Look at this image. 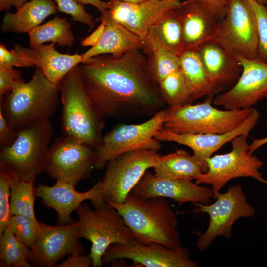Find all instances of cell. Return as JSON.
Returning a JSON list of instances; mask_svg holds the SVG:
<instances>
[{"instance_id":"cell-10","label":"cell","mask_w":267,"mask_h":267,"mask_svg":"<svg viewBox=\"0 0 267 267\" xmlns=\"http://www.w3.org/2000/svg\"><path fill=\"white\" fill-rule=\"evenodd\" d=\"M216 201L211 204L194 203L192 213H207L209 223L206 231L199 234L196 241L198 250L205 252L217 236L230 239L235 221L241 218H251L255 214L254 207L249 204L239 184L230 185L227 191L219 193Z\"/></svg>"},{"instance_id":"cell-9","label":"cell","mask_w":267,"mask_h":267,"mask_svg":"<svg viewBox=\"0 0 267 267\" xmlns=\"http://www.w3.org/2000/svg\"><path fill=\"white\" fill-rule=\"evenodd\" d=\"M166 114V109H161L141 124H124L114 127L102 137L95 149L94 168L102 169L111 160L130 151L140 149L158 151L161 145L155 135L163 128Z\"/></svg>"},{"instance_id":"cell-18","label":"cell","mask_w":267,"mask_h":267,"mask_svg":"<svg viewBox=\"0 0 267 267\" xmlns=\"http://www.w3.org/2000/svg\"><path fill=\"white\" fill-rule=\"evenodd\" d=\"M259 116V111L253 108L248 117L239 127L224 134H178L163 128L155 134V138L160 141L174 142L189 147L193 151L192 155L207 171V159L235 137L240 135L248 136L257 124Z\"/></svg>"},{"instance_id":"cell-49","label":"cell","mask_w":267,"mask_h":267,"mask_svg":"<svg viewBox=\"0 0 267 267\" xmlns=\"http://www.w3.org/2000/svg\"><path fill=\"white\" fill-rule=\"evenodd\" d=\"M266 6H267V4H266Z\"/></svg>"},{"instance_id":"cell-39","label":"cell","mask_w":267,"mask_h":267,"mask_svg":"<svg viewBox=\"0 0 267 267\" xmlns=\"http://www.w3.org/2000/svg\"><path fill=\"white\" fill-rule=\"evenodd\" d=\"M22 78L21 72L13 67L0 66V99L12 91Z\"/></svg>"},{"instance_id":"cell-31","label":"cell","mask_w":267,"mask_h":267,"mask_svg":"<svg viewBox=\"0 0 267 267\" xmlns=\"http://www.w3.org/2000/svg\"><path fill=\"white\" fill-rule=\"evenodd\" d=\"M37 196L34 182L11 177L10 211L11 215H18L36 219L34 203Z\"/></svg>"},{"instance_id":"cell-45","label":"cell","mask_w":267,"mask_h":267,"mask_svg":"<svg viewBox=\"0 0 267 267\" xmlns=\"http://www.w3.org/2000/svg\"><path fill=\"white\" fill-rule=\"evenodd\" d=\"M79 3L85 4H91L95 7L101 13L104 12L108 8L107 1L102 0H76Z\"/></svg>"},{"instance_id":"cell-15","label":"cell","mask_w":267,"mask_h":267,"mask_svg":"<svg viewBox=\"0 0 267 267\" xmlns=\"http://www.w3.org/2000/svg\"><path fill=\"white\" fill-rule=\"evenodd\" d=\"M242 71L236 83L228 90L219 93L213 104L225 109H249L267 99V63L260 59L237 56Z\"/></svg>"},{"instance_id":"cell-24","label":"cell","mask_w":267,"mask_h":267,"mask_svg":"<svg viewBox=\"0 0 267 267\" xmlns=\"http://www.w3.org/2000/svg\"><path fill=\"white\" fill-rule=\"evenodd\" d=\"M100 20L105 23L104 32L95 45L82 54V62L101 54L120 56L132 50H142V40L116 21L108 9L101 13Z\"/></svg>"},{"instance_id":"cell-43","label":"cell","mask_w":267,"mask_h":267,"mask_svg":"<svg viewBox=\"0 0 267 267\" xmlns=\"http://www.w3.org/2000/svg\"><path fill=\"white\" fill-rule=\"evenodd\" d=\"M98 28L90 35L83 39L81 44L83 46L95 45L100 41L105 30V25L103 21Z\"/></svg>"},{"instance_id":"cell-25","label":"cell","mask_w":267,"mask_h":267,"mask_svg":"<svg viewBox=\"0 0 267 267\" xmlns=\"http://www.w3.org/2000/svg\"><path fill=\"white\" fill-rule=\"evenodd\" d=\"M142 42L145 54L158 48L179 56L184 52L182 28L177 7L165 12L150 26Z\"/></svg>"},{"instance_id":"cell-35","label":"cell","mask_w":267,"mask_h":267,"mask_svg":"<svg viewBox=\"0 0 267 267\" xmlns=\"http://www.w3.org/2000/svg\"><path fill=\"white\" fill-rule=\"evenodd\" d=\"M11 176L0 169V235L8 226L11 215L10 211Z\"/></svg>"},{"instance_id":"cell-36","label":"cell","mask_w":267,"mask_h":267,"mask_svg":"<svg viewBox=\"0 0 267 267\" xmlns=\"http://www.w3.org/2000/svg\"><path fill=\"white\" fill-rule=\"evenodd\" d=\"M256 15L258 33V53L259 58L267 63V7L256 0H249Z\"/></svg>"},{"instance_id":"cell-11","label":"cell","mask_w":267,"mask_h":267,"mask_svg":"<svg viewBox=\"0 0 267 267\" xmlns=\"http://www.w3.org/2000/svg\"><path fill=\"white\" fill-rule=\"evenodd\" d=\"M160 156L157 151L140 149L123 153L109 161L100 180L104 202L124 203L144 173L154 167Z\"/></svg>"},{"instance_id":"cell-23","label":"cell","mask_w":267,"mask_h":267,"mask_svg":"<svg viewBox=\"0 0 267 267\" xmlns=\"http://www.w3.org/2000/svg\"><path fill=\"white\" fill-rule=\"evenodd\" d=\"M55 44H43L35 48L15 44L14 48L34 65L39 67L49 81L56 84L82 62V56L77 53L70 55L60 53L55 50Z\"/></svg>"},{"instance_id":"cell-41","label":"cell","mask_w":267,"mask_h":267,"mask_svg":"<svg viewBox=\"0 0 267 267\" xmlns=\"http://www.w3.org/2000/svg\"><path fill=\"white\" fill-rule=\"evenodd\" d=\"M93 266L90 255H83L78 253H73L68 255L62 263L56 266L57 267H89Z\"/></svg>"},{"instance_id":"cell-21","label":"cell","mask_w":267,"mask_h":267,"mask_svg":"<svg viewBox=\"0 0 267 267\" xmlns=\"http://www.w3.org/2000/svg\"><path fill=\"white\" fill-rule=\"evenodd\" d=\"M75 187L69 183L57 180L52 186L41 184L36 188L37 196L45 206L56 211L60 224L70 222L72 212L85 200H90L95 208L107 204L102 196L100 180L85 192H79Z\"/></svg>"},{"instance_id":"cell-30","label":"cell","mask_w":267,"mask_h":267,"mask_svg":"<svg viewBox=\"0 0 267 267\" xmlns=\"http://www.w3.org/2000/svg\"><path fill=\"white\" fill-rule=\"evenodd\" d=\"M31 249L20 241L8 226L0 235V267H30Z\"/></svg>"},{"instance_id":"cell-14","label":"cell","mask_w":267,"mask_h":267,"mask_svg":"<svg viewBox=\"0 0 267 267\" xmlns=\"http://www.w3.org/2000/svg\"><path fill=\"white\" fill-rule=\"evenodd\" d=\"M128 259L134 265L146 267H197L190 258L187 248H170L159 243H142L134 240L129 243L110 245L102 257L103 265L112 264L118 260Z\"/></svg>"},{"instance_id":"cell-6","label":"cell","mask_w":267,"mask_h":267,"mask_svg":"<svg viewBox=\"0 0 267 267\" xmlns=\"http://www.w3.org/2000/svg\"><path fill=\"white\" fill-rule=\"evenodd\" d=\"M207 98L196 104L168 107L163 128L176 134H224L239 127L253 108L221 110Z\"/></svg>"},{"instance_id":"cell-20","label":"cell","mask_w":267,"mask_h":267,"mask_svg":"<svg viewBox=\"0 0 267 267\" xmlns=\"http://www.w3.org/2000/svg\"><path fill=\"white\" fill-rule=\"evenodd\" d=\"M112 17L142 41L150 26L169 9L178 7L179 0H149L138 3L109 0Z\"/></svg>"},{"instance_id":"cell-37","label":"cell","mask_w":267,"mask_h":267,"mask_svg":"<svg viewBox=\"0 0 267 267\" xmlns=\"http://www.w3.org/2000/svg\"><path fill=\"white\" fill-rule=\"evenodd\" d=\"M58 11L71 16L75 21H78L92 28L95 24L93 17L85 9L84 5L76 0H53Z\"/></svg>"},{"instance_id":"cell-44","label":"cell","mask_w":267,"mask_h":267,"mask_svg":"<svg viewBox=\"0 0 267 267\" xmlns=\"http://www.w3.org/2000/svg\"><path fill=\"white\" fill-rule=\"evenodd\" d=\"M28 0H0V10L4 11L10 9L14 6L16 9H19Z\"/></svg>"},{"instance_id":"cell-47","label":"cell","mask_w":267,"mask_h":267,"mask_svg":"<svg viewBox=\"0 0 267 267\" xmlns=\"http://www.w3.org/2000/svg\"><path fill=\"white\" fill-rule=\"evenodd\" d=\"M120 0L128 2L138 3V2H141L147 1L149 0Z\"/></svg>"},{"instance_id":"cell-12","label":"cell","mask_w":267,"mask_h":267,"mask_svg":"<svg viewBox=\"0 0 267 267\" xmlns=\"http://www.w3.org/2000/svg\"><path fill=\"white\" fill-rule=\"evenodd\" d=\"M215 38L237 56L260 59L257 19L249 0H228Z\"/></svg>"},{"instance_id":"cell-2","label":"cell","mask_w":267,"mask_h":267,"mask_svg":"<svg viewBox=\"0 0 267 267\" xmlns=\"http://www.w3.org/2000/svg\"><path fill=\"white\" fill-rule=\"evenodd\" d=\"M59 87L60 83L49 81L37 66L29 82L21 79L0 99V108L16 132L49 121L58 105Z\"/></svg>"},{"instance_id":"cell-22","label":"cell","mask_w":267,"mask_h":267,"mask_svg":"<svg viewBox=\"0 0 267 267\" xmlns=\"http://www.w3.org/2000/svg\"><path fill=\"white\" fill-rule=\"evenodd\" d=\"M177 10L182 28L184 51L197 50L215 38L220 21L200 0L180 2Z\"/></svg>"},{"instance_id":"cell-29","label":"cell","mask_w":267,"mask_h":267,"mask_svg":"<svg viewBox=\"0 0 267 267\" xmlns=\"http://www.w3.org/2000/svg\"><path fill=\"white\" fill-rule=\"evenodd\" d=\"M28 34L31 48L37 47L46 42L56 43L59 46L71 47L74 42L71 24L66 18L58 16L36 27Z\"/></svg>"},{"instance_id":"cell-19","label":"cell","mask_w":267,"mask_h":267,"mask_svg":"<svg viewBox=\"0 0 267 267\" xmlns=\"http://www.w3.org/2000/svg\"><path fill=\"white\" fill-rule=\"evenodd\" d=\"M197 50L214 96L232 88L242 71L237 56L215 38L205 42Z\"/></svg>"},{"instance_id":"cell-32","label":"cell","mask_w":267,"mask_h":267,"mask_svg":"<svg viewBox=\"0 0 267 267\" xmlns=\"http://www.w3.org/2000/svg\"><path fill=\"white\" fill-rule=\"evenodd\" d=\"M169 107L192 104L184 76L180 68L168 75L159 85Z\"/></svg>"},{"instance_id":"cell-7","label":"cell","mask_w":267,"mask_h":267,"mask_svg":"<svg viewBox=\"0 0 267 267\" xmlns=\"http://www.w3.org/2000/svg\"><path fill=\"white\" fill-rule=\"evenodd\" d=\"M75 211L79 218V237L85 238L91 243L89 255L92 267L102 266V256L110 245L136 240L122 216L108 204L94 210L88 204H81Z\"/></svg>"},{"instance_id":"cell-40","label":"cell","mask_w":267,"mask_h":267,"mask_svg":"<svg viewBox=\"0 0 267 267\" xmlns=\"http://www.w3.org/2000/svg\"><path fill=\"white\" fill-rule=\"evenodd\" d=\"M17 132L9 123L0 108V144L1 147L11 144L17 137Z\"/></svg>"},{"instance_id":"cell-4","label":"cell","mask_w":267,"mask_h":267,"mask_svg":"<svg viewBox=\"0 0 267 267\" xmlns=\"http://www.w3.org/2000/svg\"><path fill=\"white\" fill-rule=\"evenodd\" d=\"M78 65L60 82L59 91L63 107L61 127L64 136L95 149L103 137L104 117L99 112L86 91Z\"/></svg>"},{"instance_id":"cell-5","label":"cell","mask_w":267,"mask_h":267,"mask_svg":"<svg viewBox=\"0 0 267 267\" xmlns=\"http://www.w3.org/2000/svg\"><path fill=\"white\" fill-rule=\"evenodd\" d=\"M13 142L1 147L0 169L12 178L34 182L36 177L44 171L53 135L49 121L18 131Z\"/></svg>"},{"instance_id":"cell-28","label":"cell","mask_w":267,"mask_h":267,"mask_svg":"<svg viewBox=\"0 0 267 267\" xmlns=\"http://www.w3.org/2000/svg\"><path fill=\"white\" fill-rule=\"evenodd\" d=\"M179 58L180 69L192 103L204 96L213 100L214 96L212 86L197 50H186Z\"/></svg>"},{"instance_id":"cell-17","label":"cell","mask_w":267,"mask_h":267,"mask_svg":"<svg viewBox=\"0 0 267 267\" xmlns=\"http://www.w3.org/2000/svg\"><path fill=\"white\" fill-rule=\"evenodd\" d=\"M141 199L155 197L169 198L181 205L186 202L208 204L214 197L212 188L184 179L159 178L146 171L130 192Z\"/></svg>"},{"instance_id":"cell-38","label":"cell","mask_w":267,"mask_h":267,"mask_svg":"<svg viewBox=\"0 0 267 267\" xmlns=\"http://www.w3.org/2000/svg\"><path fill=\"white\" fill-rule=\"evenodd\" d=\"M33 65L29 59L14 48L8 50L4 44H0V66L28 68Z\"/></svg>"},{"instance_id":"cell-16","label":"cell","mask_w":267,"mask_h":267,"mask_svg":"<svg viewBox=\"0 0 267 267\" xmlns=\"http://www.w3.org/2000/svg\"><path fill=\"white\" fill-rule=\"evenodd\" d=\"M79 222L58 226L41 222L37 240L28 258V261L38 267L55 266L57 261L73 253L84 254L79 241Z\"/></svg>"},{"instance_id":"cell-42","label":"cell","mask_w":267,"mask_h":267,"mask_svg":"<svg viewBox=\"0 0 267 267\" xmlns=\"http://www.w3.org/2000/svg\"><path fill=\"white\" fill-rule=\"evenodd\" d=\"M221 22L224 17L228 0H200Z\"/></svg>"},{"instance_id":"cell-34","label":"cell","mask_w":267,"mask_h":267,"mask_svg":"<svg viewBox=\"0 0 267 267\" xmlns=\"http://www.w3.org/2000/svg\"><path fill=\"white\" fill-rule=\"evenodd\" d=\"M8 226L14 235L30 249L35 244L41 228V222L28 217L12 215Z\"/></svg>"},{"instance_id":"cell-26","label":"cell","mask_w":267,"mask_h":267,"mask_svg":"<svg viewBox=\"0 0 267 267\" xmlns=\"http://www.w3.org/2000/svg\"><path fill=\"white\" fill-rule=\"evenodd\" d=\"M57 11L53 0H30L15 12L5 13L0 26L1 32L28 33Z\"/></svg>"},{"instance_id":"cell-3","label":"cell","mask_w":267,"mask_h":267,"mask_svg":"<svg viewBox=\"0 0 267 267\" xmlns=\"http://www.w3.org/2000/svg\"><path fill=\"white\" fill-rule=\"evenodd\" d=\"M107 204L118 211L137 241L173 248L181 246L178 217L166 198L141 199L129 194L122 204Z\"/></svg>"},{"instance_id":"cell-46","label":"cell","mask_w":267,"mask_h":267,"mask_svg":"<svg viewBox=\"0 0 267 267\" xmlns=\"http://www.w3.org/2000/svg\"><path fill=\"white\" fill-rule=\"evenodd\" d=\"M267 143V136L260 139H254L251 143L249 145V150L253 153L259 148Z\"/></svg>"},{"instance_id":"cell-27","label":"cell","mask_w":267,"mask_h":267,"mask_svg":"<svg viewBox=\"0 0 267 267\" xmlns=\"http://www.w3.org/2000/svg\"><path fill=\"white\" fill-rule=\"evenodd\" d=\"M153 168L155 176L167 179L192 180L207 171L193 155L184 149L161 156Z\"/></svg>"},{"instance_id":"cell-33","label":"cell","mask_w":267,"mask_h":267,"mask_svg":"<svg viewBox=\"0 0 267 267\" xmlns=\"http://www.w3.org/2000/svg\"><path fill=\"white\" fill-rule=\"evenodd\" d=\"M145 55L151 75L158 85L168 75L180 68L179 56L166 49H154Z\"/></svg>"},{"instance_id":"cell-48","label":"cell","mask_w":267,"mask_h":267,"mask_svg":"<svg viewBox=\"0 0 267 267\" xmlns=\"http://www.w3.org/2000/svg\"><path fill=\"white\" fill-rule=\"evenodd\" d=\"M259 3L266 5L267 4V0H256Z\"/></svg>"},{"instance_id":"cell-8","label":"cell","mask_w":267,"mask_h":267,"mask_svg":"<svg viewBox=\"0 0 267 267\" xmlns=\"http://www.w3.org/2000/svg\"><path fill=\"white\" fill-rule=\"evenodd\" d=\"M247 136L235 137L230 141V151L207 159V171L195 178L196 184L211 186L214 199L227 182L236 178L250 177L267 185V180L259 171L264 162L249 151Z\"/></svg>"},{"instance_id":"cell-1","label":"cell","mask_w":267,"mask_h":267,"mask_svg":"<svg viewBox=\"0 0 267 267\" xmlns=\"http://www.w3.org/2000/svg\"><path fill=\"white\" fill-rule=\"evenodd\" d=\"M145 55L135 49L95 56L78 65L86 90L104 117L161 110L165 102Z\"/></svg>"},{"instance_id":"cell-13","label":"cell","mask_w":267,"mask_h":267,"mask_svg":"<svg viewBox=\"0 0 267 267\" xmlns=\"http://www.w3.org/2000/svg\"><path fill=\"white\" fill-rule=\"evenodd\" d=\"M95 159V148L64 135L49 147L44 171L56 181L76 187L89 177Z\"/></svg>"}]
</instances>
